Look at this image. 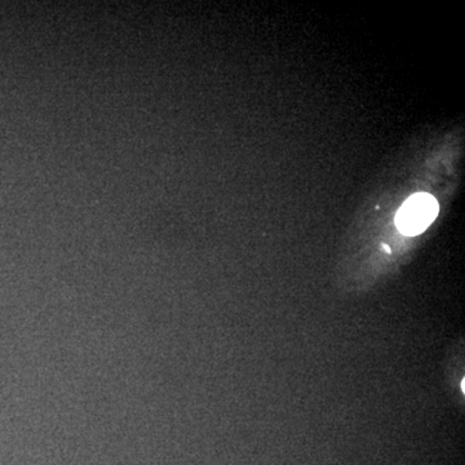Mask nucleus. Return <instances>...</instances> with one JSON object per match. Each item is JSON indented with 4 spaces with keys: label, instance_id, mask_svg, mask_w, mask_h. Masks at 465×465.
Returning a JSON list of instances; mask_svg holds the SVG:
<instances>
[{
    "label": "nucleus",
    "instance_id": "nucleus-1",
    "mask_svg": "<svg viewBox=\"0 0 465 465\" xmlns=\"http://www.w3.org/2000/svg\"><path fill=\"white\" fill-rule=\"evenodd\" d=\"M440 213L439 202L428 193H418L402 204L396 224L405 235H418L428 228Z\"/></svg>",
    "mask_w": 465,
    "mask_h": 465
},
{
    "label": "nucleus",
    "instance_id": "nucleus-2",
    "mask_svg": "<svg viewBox=\"0 0 465 465\" xmlns=\"http://www.w3.org/2000/svg\"><path fill=\"white\" fill-rule=\"evenodd\" d=\"M382 249L387 251L388 253H391V247L387 246V244H382Z\"/></svg>",
    "mask_w": 465,
    "mask_h": 465
}]
</instances>
